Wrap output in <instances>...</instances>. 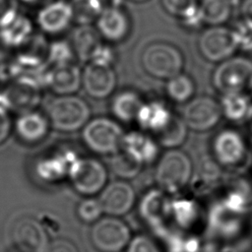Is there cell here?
Returning a JSON list of instances; mask_svg holds the SVG:
<instances>
[{"mask_svg":"<svg viewBox=\"0 0 252 252\" xmlns=\"http://www.w3.org/2000/svg\"><path fill=\"white\" fill-rule=\"evenodd\" d=\"M115 60V54L114 50L106 44H100V46L96 49V51L92 56L91 60L89 62H94L100 65L105 66H112Z\"/></svg>","mask_w":252,"mask_h":252,"instance_id":"7bdbcfd3","label":"cell"},{"mask_svg":"<svg viewBox=\"0 0 252 252\" xmlns=\"http://www.w3.org/2000/svg\"><path fill=\"white\" fill-rule=\"evenodd\" d=\"M33 36V24L28 17L18 15L0 29V41L7 47L20 49Z\"/></svg>","mask_w":252,"mask_h":252,"instance_id":"cb8c5ba5","label":"cell"},{"mask_svg":"<svg viewBox=\"0 0 252 252\" xmlns=\"http://www.w3.org/2000/svg\"><path fill=\"white\" fill-rule=\"evenodd\" d=\"M98 200L104 214L112 217H121L134 207L136 194L128 182L115 180L105 185L100 191Z\"/></svg>","mask_w":252,"mask_h":252,"instance_id":"4fadbf2b","label":"cell"},{"mask_svg":"<svg viewBox=\"0 0 252 252\" xmlns=\"http://www.w3.org/2000/svg\"><path fill=\"white\" fill-rule=\"evenodd\" d=\"M100 34L96 28L91 25H80L73 32L72 47L75 55L83 62L90 61L100 46Z\"/></svg>","mask_w":252,"mask_h":252,"instance_id":"484cf974","label":"cell"},{"mask_svg":"<svg viewBox=\"0 0 252 252\" xmlns=\"http://www.w3.org/2000/svg\"><path fill=\"white\" fill-rule=\"evenodd\" d=\"M126 252H162L158 243L150 235L138 234L131 238Z\"/></svg>","mask_w":252,"mask_h":252,"instance_id":"74e56055","label":"cell"},{"mask_svg":"<svg viewBox=\"0 0 252 252\" xmlns=\"http://www.w3.org/2000/svg\"><path fill=\"white\" fill-rule=\"evenodd\" d=\"M82 86L93 98L102 99L109 96L116 86V75L112 66L89 62L82 71Z\"/></svg>","mask_w":252,"mask_h":252,"instance_id":"5bb4252c","label":"cell"},{"mask_svg":"<svg viewBox=\"0 0 252 252\" xmlns=\"http://www.w3.org/2000/svg\"><path fill=\"white\" fill-rule=\"evenodd\" d=\"M43 86L58 95L73 94L82 86V71L73 62L49 66L44 73Z\"/></svg>","mask_w":252,"mask_h":252,"instance_id":"2e32d148","label":"cell"},{"mask_svg":"<svg viewBox=\"0 0 252 252\" xmlns=\"http://www.w3.org/2000/svg\"><path fill=\"white\" fill-rule=\"evenodd\" d=\"M222 115L220 102L208 95L192 98L183 109V120L188 128L205 132L214 128Z\"/></svg>","mask_w":252,"mask_h":252,"instance_id":"8fae6325","label":"cell"},{"mask_svg":"<svg viewBox=\"0 0 252 252\" xmlns=\"http://www.w3.org/2000/svg\"><path fill=\"white\" fill-rule=\"evenodd\" d=\"M46 252H79L77 246L68 239L57 238L50 242Z\"/></svg>","mask_w":252,"mask_h":252,"instance_id":"ee69618b","label":"cell"},{"mask_svg":"<svg viewBox=\"0 0 252 252\" xmlns=\"http://www.w3.org/2000/svg\"><path fill=\"white\" fill-rule=\"evenodd\" d=\"M213 153L219 164L225 167H236L247 160V142L238 131L224 129L215 136Z\"/></svg>","mask_w":252,"mask_h":252,"instance_id":"30bf717a","label":"cell"},{"mask_svg":"<svg viewBox=\"0 0 252 252\" xmlns=\"http://www.w3.org/2000/svg\"><path fill=\"white\" fill-rule=\"evenodd\" d=\"M170 218L183 228L191 227L199 218L197 203L189 198L172 199L170 203Z\"/></svg>","mask_w":252,"mask_h":252,"instance_id":"f1b7e54d","label":"cell"},{"mask_svg":"<svg viewBox=\"0 0 252 252\" xmlns=\"http://www.w3.org/2000/svg\"><path fill=\"white\" fill-rule=\"evenodd\" d=\"M50 127L46 114L36 109L19 113L13 124L18 138L28 145H34L45 139Z\"/></svg>","mask_w":252,"mask_h":252,"instance_id":"d6986e66","label":"cell"},{"mask_svg":"<svg viewBox=\"0 0 252 252\" xmlns=\"http://www.w3.org/2000/svg\"><path fill=\"white\" fill-rule=\"evenodd\" d=\"M124 132L120 125L107 117L91 119L83 127L82 139L89 150L98 155H114L121 151Z\"/></svg>","mask_w":252,"mask_h":252,"instance_id":"277c9868","label":"cell"},{"mask_svg":"<svg viewBox=\"0 0 252 252\" xmlns=\"http://www.w3.org/2000/svg\"><path fill=\"white\" fill-rule=\"evenodd\" d=\"M250 130H249V133H250V141L252 143V118L250 119Z\"/></svg>","mask_w":252,"mask_h":252,"instance_id":"681fc988","label":"cell"},{"mask_svg":"<svg viewBox=\"0 0 252 252\" xmlns=\"http://www.w3.org/2000/svg\"><path fill=\"white\" fill-rule=\"evenodd\" d=\"M73 188L85 196H93L105 187L107 169L103 163L94 158L79 157L68 172Z\"/></svg>","mask_w":252,"mask_h":252,"instance_id":"52a82bcc","label":"cell"},{"mask_svg":"<svg viewBox=\"0 0 252 252\" xmlns=\"http://www.w3.org/2000/svg\"><path fill=\"white\" fill-rule=\"evenodd\" d=\"M41 83L32 77H18L10 80L0 93L7 108L19 113L34 109L41 97Z\"/></svg>","mask_w":252,"mask_h":252,"instance_id":"9c48e42d","label":"cell"},{"mask_svg":"<svg viewBox=\"0 0 252 252\" xmlns=\"http://www.w3.org/2000/svg\"><path fill=\"white\" fill-rule=\"evenodd\" d=\"M72 45L65 40H56L48 45L46 62L49 66L61 65L72 62L74 57Z\"/></svg>","mask_w":252,"mask_h":252,"instance_id":"d590c367","label":"cell"},{"mask_svg":"<svg viewBox=\"0 0 252 252\" xmlns=\"http://www.w3.org/2000/svg\"><path fill=\"white\" fill-rule=\"evenodd\" d=\"M141 63L150 76L168 80L182 72L184 58L181 51L173 44L156 41L144 48Z\"/></svg>","mask_w":252,"mask_h":252,"instance_id":"3957f363","label":"cell"},{"mask_svg":"<svg viewBox=\"0 0 252 252\" xmlns=\"http://www.w3.org/2000/svg\"><path fill=\"white\" fill-rule=\"evenodd\" d=\"M19 15V0H0V29Z\"/></svg>","mask_w":252,"mask_h":252,"instance_id":"60d3db41","label":"cell"},{"mask_svg":"<svg viewBox=\"0 0 252 252\" xmlns=\"http://www.w3.org/2000/svg\"><path fill=\"white\" fill-rule=\"evenodd\" d=\"M168 194L159 188L147 191L139 202V214L142 220L152 227H161L170 219Z\"/></svg>","mask_w":252,"mask_h":252,"instance_id":"e0dca14e","label":"cell"},{"mask_svg":"<svg viewBox=\"0 0 252 252\" xmlns=\"http://www.w3.org/2000/svg\"><path fill=\"white\" fill-rule=\"evenodd\" d=\"M163 9L170 15L187 20L200 12L198 0H160Z\"/></svg>","mask_w":252,"mask_h":252,"instance_id":"e575fe53","label":"cell"},{"mask_svg":"<svg viewBox=\"0 0 252 252\" xmlns=\"http://www.w3.org/2000/svg\"><path fill=\"white\" fill-rule=\"evenodd\" d=\"M169 252H199L200 241L195 236L174 235L169 239Z\"/></svg>","mask_w":252,"mask_h":252,"instance_id":"f35d334b","label":"cell"},{"mask_svg":"<svg viewBox=\"0 0 252 252\" xmlns=\"http://www.w3.org/2000/svg\"><path fill=\"white\" fill-rule=\"evenodd\" d=\"M53 0H19V2H22L29 6H43Z\"/></svg>","mask_w":252,"mask_h":252,"instance_id":"bcb514c9","label":"cell"},{"mask_svg":"<svg viewBox=\"0 0 252 252\" xmlns=\"http://www.w3.org/2000/svg\"><path fill=\"white\" fill-rule=\"evenodd\" d=\"M232 2H233V4L234 5H236V4H239V2H240V0H231Z\"/></svg>","mask_w":252,"mask_h":252,"instance_id":"f907efd6","label":"cell"},{"mask_svg":"<svg viewBox=\"0 0 252 252\" xmlns=\"http://www.w3.org/2000/svg\"><path fill=\"white\" fill-rule=\"evenodd\" d=\"M121 151L141 165L153 162L159 153L156 139L141 131H131L124 134Z\"/></svg>","mask_w":252,"mask_h":252,"instance_id":"7402d4cb","label":"cell"},{"mask_svg":"<svg viewBox=\"0 0 252 252\" xmlns=\"http://www.w3.org/2000/svg\"><path fill=\"white\" fill-rule=\"evenodd\" d=\"M96 30L106 40L120 41L129 32V18L121 6L104 7L96 20Z\"/></svg>","mask_w":252,"mask_h":252,"instance_id":"44dd1931","label":"cell"},{"mask_svg":"<svg viewBox=\"0 0 252 252\" xmlns=\"http://www.w3.org/2000/svg\"><path fill=\"white\" fill-rule=\"evenodd\" d=\"M249 214L239 212L221 199L215 203L210 210V223L212 227L224 236L238 235L248 223Z\"/></svg>","mask_w":252,"mask_h":252,"instance_id":"ac0fdd59","label":"cell"},{"mask_svg":"<svg viewBox=\"0 0 252 252\" xmlns=\"http://www.w3.org/2000/svg\"><path fill=\"white\" fill-rule=\"evenodd\" d=\"M233 30L236 33L238 48L246 52H252V27L239 21Z\"/></svg>","mask_w":252,"mask_h":252,"instance_id":"ab89813d","label":"cell"},{"mask_svg":"<svg viewBox=\"0 0 252 252\" xmlns=\"http://www.w3.org/2000/svg\"><path fill=\"white\" fill-rule=\"evenodd\" d=\"M11 238L20 252H46L50 244L41 223L30 217L21 218L14 222Z\"/></svg>","mask_w":252,"mask_h":252,"instance_id":"7c38bea8","label":"cell"},{"mask_svg":"<svg viewBox=\"0 0 252 252\" xmlns=\"http://www.w3.org/2000/svg\"><path fill=\"white\" fill-rule=\"evenodd\" d=\"M248 225L252 231V208H251V210L249 212V216H248Z\"/></svg>","mask_w":252,"mask_h":252,"instance_id":"c3c4849f","label":"cell"},{"mask_svg":"<svg viewBox=\"0 0 252 252\" xmlns=\"http://www.w3.org/2000/svg\"><path fill=\"white\" fill-rule=\"evenodd\" d=\"M211 252H234V251L229 247H217L213 249Z\"/></svg>","mask_w":252,"mask_h":252,"instance_id":"7dc6e473","label":"cell"},{"mask_svg":"<svg viewBox=\"0 0 252 252\" xmlns=\"http://www.w3.org/2000/svg\"><path fill=\"white\" fill-rule=\"evenodd\" d=\"M79 158L76 152L65 149L50 156L43 157L35 164V172L46 182H57L68 177L74 161Z\"/></svg>","mask_w":252,"mask_h":252,"instance_id":"ffe728a7","label":"cell"},{"mask_svg":"<svg viewBox=\"0 0 252 252\" xmlns=\"http://www.w3.org/2000/svg\"><path fill=\"white\" fill-rule=\"evenodd\" d=\"M222 114L233 122H246L252 118V95L246 92L224 94L220 99Z\"/></svg>","mask_w":252,"mask_h":252,"instance_id":"d4e9b609","label":"cell"},{"mask_svg":"<svg viewBox=\"0 0 252 252\" xmlns=\"http://www.w3.org/2000/svg\"><path fill=\"white\" fill-rule=\"evenodd\" d=\"M239 12L240 21L252 27V0H240Z\"/></svg>","mask_w":252,"mask_h":252,"instance_id":"f6af8a7d","label":"cell"},{"mask_svg":"<svg viewBox=\"0 0 252 252\" xmlns=\"http://www.w3.org/2000/svg\"><path fill=\"white\" fill-rule=\"evenodd\" d=\"M233 5L231 0H200L199 8L204 24L221 26L230 18Z\"/></svg>","mask_w":252,"mask_h":252,"instance_id":"83f0119b","label":"cell"},{"mask_svg":"<svg viewBox=\"0 0 252 252\" xmlns=\"http://www.w3.org/2000/svg\"><path fill=\"white\" fill-rule=\"evenodd\" d=\"M173 114L163 102L153 100L143 103L136 121L144 131L156 135L167 126Z\"/></svg>","mask_w":252,"mask_h":252,"instance_id":"603a6c76","label":"cell"},{"mask_svg":"<svg viewBox=\"0 0 252 252\" xmlns=\"http://www.w3.org/2000/svg\"><path fill=\"white\" fill-rule=\"evenodd\" d=\"M109 166L112 172L119 178L130 179L134 178L140 173L143 165L137 163L124 152L121 151L120 153L119 151L111 158L109 161Z\"/></svg>","mask_w":252,"mask_h":252,"instance_id":"836d02e7","label":"cell"},{"mask_svg":"<svg viewBox=\"0 0 252 252\" xmlns=\"http://www.w3.org/2000/svg\"><path fill=\"white\" fill-rule=\"evenodd\" d=\"M90 236L99 252H121L131 240V231L118 217L107 216L94 222Z\"/></svg>","mask_w":252,"mask_h":252,"instance_id":"8992f818","label":"cell"},{"mask_svg":"<svg viewBox=\"0 0 252 252\" xmlns=\"http://www.w3.org/2000/svg\"><path fill=\"white\" fill-rule=\"evenodd\" d=\"M193 175L192 161L183 151L169 149L158 159L155 170L158 188L174 194L190 183Z\"/></svg>","mask_w":252,"mask_h":252,"instance_id":"6da1fadb","label":"cell"},{"mask_svg":"<svg viewBox=\"0 0 252 252\" xmlns=\"http://www.w3.org/2000/svg\"><path fill=\"white\" fill-rule=\"evenodd\" d=\"M165 91L170 99L183 103L191 99L195 91L193 80L186 74H178L167 80Z\"/></svg>","mask_w":252,"mask_h":252,"instance_id":"1f68e13d","label":"cell"},{"mask_svg":"<svg viewBox=\"0 0 252 252\" xmlns=\"http://www.w3.org/2000/svg\"><path fill=\"white\" fill-rule=\"evenodd\" d=\"M201 55L210 62H221L231 57L238 49V41L233 29L211 26L203 31L198 39Z\"/></svg>","mask_w":252,"mask_h":252,"instance_id":"ba28073f","label":"cell"},{"mask_svg":"<svg viewBox=\"0 0 252 252\" xmlns=\"http://www.w3.org/2000/svg\"><path fill=\"white\" fill-rule=\"evenodd\" d=\"M73 21L71 3L65 0H53L40 7L35 23L44 33L53 35L63 32Z\"/></svg>","mask_w":252,"mask_h":252,"instance_id":"9a60e30c","label":"cell"},{"mask_svg":"<svg viewBox=\"0 0 252 252\" xmlns=\"http://www.w3.org/2000/svg\"><path fill=\"white\" fill-rule=\"evenodd\" d=\"M187 129L183 118L173 114L167 126L155 135L156 141L164 148L176 149L184 143L187 137Z\"/></svg>","mask_w":252,"mask_h":252,"instance_id":"f546056e","label":"cell"},{"mask_svg":"<svg viewBox=\"0 0 252 252\" xmlns=\"http://www.w3.org/2000/svg\"><path fill=\"white\" fill-rule=\"evenodd\" d=\"M74 20L79 25H90L96 21L104 6L101 0H73Z\"/></svg>","mask_w":252,"mask_h":252,"instance_id":"d6a6232c","label":"cell"},{"mask_svg":"<svg viewBox=\"0 0 252 252\" xmlns=\"http://www.w3.org/2000/svg\"><path fill=\"white\" fill-rule=\"evenodd\" d=\"M103 210L98 199L87 197L80 201L77 207V215L84 222H95L101 218Z\"/></svg>","mask_w":252,"mask_h":252,"instance_id":"8d00e7d4","label":"cell"},{"mask_svg":"<svg viewBox=\"0 0 252 252\" xmlns=\"http://www.w3.org/2000/svg\"><path fill=\"white\" fill-rule=\"evenodd\" d=\"M46 116L50 126L60 132L71 133L82 129L90 120L89 104L73 94L57 95L46 107Z\"/></svg>","mask_w":252,"mask_h":252,"instance_id":"7a4b0ae2","label":"cell"},{"mask_svg":"<svg viewBox=\"0 0 252 252\" xmlns=\"http://www.w3.org/2000/svg\"><path fill=\"white\" fill-rule=\"evenodd\" d=\"M218 162L213 161L204 162L201 170L195 175H192L190 180L191 188L198 195H205L212 191L217 186L220 179V170Z\"/></svg>","mask_w":252,"mask_h":252,"instance_id":"4dcf8cb0","label":"cell"},{"mask_svg":"<svg viewBox=\"0 0 252 252\" xmlns=\"http://www.w3.org/2000/svg\"><path fill=\"white\" fill-rule=\"evenodd\" d=\"M13 129V123L1 94H0V145L4 144Z\"/></svg>","mask_w":252,"mask_h":252,"instance_id":"b9f144b4","label":"cell"},{"mask_svg":"<svg viewBox=\"0 0 252 252\" xmlns=\"http://www.w3.org/2000/svg\"><path fill=\"white\" fill-rule=\"evenodd\" d=\"M131 1H133V2H145V1H147V0H131Z\"/></svg>","mask_w":252,"mask_h":252,"instance_id":"816d5d0a","label":"cell"},{"mask_svg":"<svg viewBox=\"0 0 252 252\" xmlns=\"http://www.w3.org/2000/svg\"><path fill=\"white\" fill-rule=\"evenodd\" d=\"M212 80L222 94L247 92L252 86V60L246 56H231L218 65Z\"/></svg>","mask_w":252,"mask_h":252,"instance_id":"5b68a950","label":"cell"},{"mask_svg":"<svg viewBox=\"0 0 252 252\" xmlns=\"http://www.w3.org/2000/svg\"><path fill=\"white\" fill-rule=\"evenodd\" d=\"M144 101L133 91H123L117 94L111 101V112L119 121L131 122L136 120Z\"/></svg>","mask_w":252,"mask_h":252,"instance_id":"4316f807","label":"cell"}]
</instances>
